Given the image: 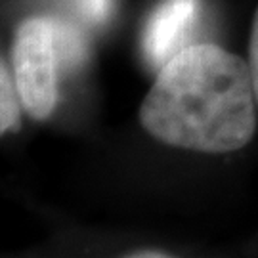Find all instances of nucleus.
Returning a JSON list of instances; mask_svg holds the SVG:
<instances>
[{
	"instance_id": "nucleus-1",
	"label": "nucleus",
	"mask_w": 258,
	"mask_h": 258,
	"mask_svg": "<svg viewBox=\"0 0 258 258\" xmlns=\"http://www.w3.org/2000/svg\"><path fill=\"white\" fill-rule=\"evenodd\" d=\"M254 102L245 59L216 44H191L159 69L140 107V122L166 146L230 153L254 134Z\"/></svg>"
},
{
	"instance_id": "nucleus-2",
	"label": "nucleus",
	"mask_w": 258,
	"mask_h": 258,
	"mask_svg": "<svg viewBox=\"0 0 258 258\" xmlns=\"http://www.w3.org/2000/svg\"><path fill=\"white\" fill-rule=\"evenodd\" d=\"M14 79L29 117L44 120L57 102L59 46L54 19H25L16 31L12 48Z\"/></svg>"
},
{
	"instance_id": "nucleus-3",
	"label": "nucleus",
	"mask_w": 258,
	"mask_h": 258,
	"mask_svg": "<svg viewBox=\"0 0 258 258\" xmlns=\"http://www.w3.org/2000/svg\"><path fill=\"white\" fill-rule=\"evenodd\" d=\"M197 18L199 0H163L146 25L144 50L149 63L161 69L176 52H180Z\"/></svg>"
},
{
	"instance_id": "nucleus-4",
	"label": "nucleus",
	"mask_w": 258,
	"mask_h": 258,
	"mask_svg": "<svg viewBox=\"0 0 258 258\" xmlns=\"http://www.w3.org/2000/svg\"><path fill=\"white\" fill-rule=\"evenodd\" d=\"M21 100L16 79L10 77L6 65L0 61V136L14 132L21 124Z\"/></svg>"
},
{
	"instance_id": "nucleus-5",
	"label": "nucleus",
	"mask_w": 258,
	"mask_h": 258,
	"mask_svg": "<svg viewBox=\"0 0 258 258\" xmlns=\"http://www.w3.org/2000/svg\"><path fill=\"white\" fill-rule=\"evenodd\" d=\"M113 0H75L77 8L81 10L84 18L94 23H100L109 16Z\"/></svg>"
},
{
	"instance_id": "nucleus-6",
	"label": "nucleus",
	"mask_w": 258,
	"mask_h": 258,
	"mask_svg": "<svg viewBox=\"0 0 258 258\" xmlns=\"http://www.w3.org/2000/svg\"><path fill=\"white\" fill-rule=\"evenodd\" d=\"M249 69L250 79H252V88H254V98L258 103V10L252 18V27H250V40H249Z\"/></svg>"
},
{
	"instance_id": "nucleus-7",
	"label": "nucleus",
	"mask_w": 258,
	"mask_h": 258,
	"mask_svg": "<svg viewBox=\"0 0 258 258\" xmlns=\"http://www.w3.org/2000/svg\"><path fill=\"white\" fill-rule=\"evenodd\" d=\"M124 258H174L166 252H161V250H136L132 254H126Z\"/></svg>"
}]
</instances>
